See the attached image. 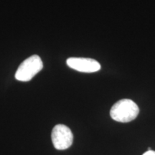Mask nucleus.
<instances>
[{"mask_svg": "<svg viewBox=\"0 0 155 155\" xmlns=\"http://www.w3.org/2000/svg\"><path fill=\"white\" fill-rule=\"evenodd\" d=\"M139 108L135 102L130 99H121L112 106L110 115L114 121L127 123L134 120L139 115Z\"/></svg>", "mask_w": 155, "mask_h": 155, "instance_id": "1", "label": "nucleus"}, {"mask_svg": "<svg viewBox=\"0 0 155 155\" xmlns=\"http://www.w3.org/2000/svg\"><path fill=\"white\" fill-rule=\"evenodd\" d=\"M42 68L43 63L40 56L31 55L20 64L15 73V78L17 81L27 82L33 78Z\"/></svg>", "mask_w": 155, "mask_h": 155, "instance_id": "2", "label": "nucleus"}, {"mask_svg": "<svg viewBox=\"0 0 155 155\" xmlns=\"http://www.w3.org/2000/svg\"><path fill=\"white\" fill-rule=\"evenodd\" d=\"M52 141L58 150H65L71 147L73 141V134L71 129L64 124L55 126L52 131Z\"/></svg>", "mask_w": 155, "mask_h": 155, "instance_id": "3", "label": "nucleus"}, {"mask_svg": "<svg viewBox=\"0 0 155 155\" xmlns=\"http://www.w3.org/2000/svg\"><path fill=\"white\" fill-rule=\"evenodd\" d=\"M71 68L83 73H94L101 69V65L96 60L86 58H70L66 61Z\"/></svg>", "mask_w": 155, "mask_h": 155, "instance_id": "4", "label": "nucleus"}, {"mask_svg": "<svg viewBox=\"0 0 155 155\" xmlns=\"http://www.w3.org/2000/svg\"><path fill=\"white\" fill-rule=\"evenodd\" d=\"M142 155H155V151L148 150L147 152L144 153Z\"/></svg>", "mask_w": 155, "mask_h": 155, "instance_id": "5", "label": "nucleus"}]
</instances>
